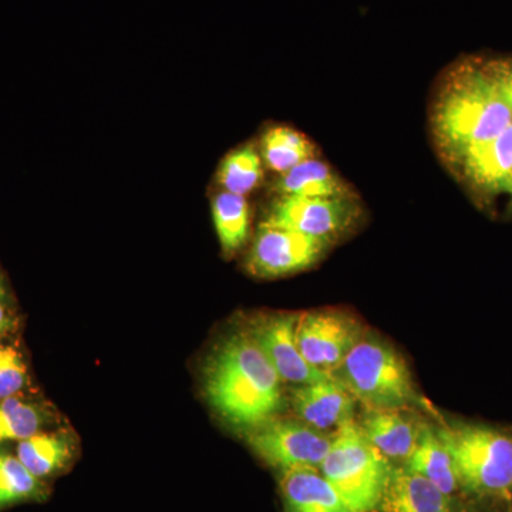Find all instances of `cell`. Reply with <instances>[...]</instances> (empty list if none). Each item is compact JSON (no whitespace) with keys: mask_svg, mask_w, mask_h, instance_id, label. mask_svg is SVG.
I'll list each match as a JSON object with an SVG mask.
<instances>
[{"mask_svg":"<svg viewBox=\"0 0 512 512\" xmlns=\"http://www.w3.org/2000/svg\"><path fill=\"white\" fill-rule=\"evenodd\" d=\"M365 336L359 320L338 309H319L298 315L296 343L309 365L332 375Z\"/></svg>","mask_w":512,"mask_h":512,"instance_id":"obj_8","label":"cell"},{"mask_svg":"<svg viewBox=\"0 0 512 512\" xmlns=\"http://www.w3.org/2000/svg\"><path fill=\"white\" fill-rule=\"evenodd\" d=\"M212 217L225 254H235L244 247L251 222V211L244 195L222 191L212 201Z\"/></svg>","mask_w":512,"mask_h":512,"instance_id":"obj_20","label":"cell"},{"mask_svg":"<svg viewBox=\"0 0 512 512\" xmlns=\"http://www.w3.org/2000/svg\"><path fill=\"white\" fill-rule=\"evenodd\" d=\"M43 495L45 485L18 457L0 454V511L25 501L40 500Z\"/></svg>","mask_w":512,"mask_h":512,"instance_id":"obj_22","label":"cell"},{"mask_svg":"<svg viewBox=\"0 0 512 512\" xmlns=\"http://www.w3.org/2000/svg\"><path fill=\"white\" fill-rule=\"evenodd\" d=\"M508 195H510L511 200H512V181H511V185H510V190H508Z\"/></svg>","mask_w":512,"mask_h":512,"instance_id":"obj_27","label":"cell"},{"mask_svg":"<svg viewBox=\"0 0 512 512\" xmlns=\"http://www.w3.org/2000/svg\"><path fill=\"white\" fill-rule=\"evenodd\" d=\"M456 467L461 487L480 495L512 490V439L481 424L457 423L437 430Z\"/></svg>","mask_w":512,"mask_h":512,"instance_id":"obj_5","label":"cell"},{"mask_svg":"<svg viewBox=\"0 0 512 512\" xmlns=\"http://www.w3.org/2000/svg\"><path fill=\"white\" fill-rule=\"evenodd\" d=\"M264 177L262 158L252 144L237 148L222 161L218 183L224 191L247 195L254 191Z\"/></svg>","mask_w":512,"mask_h":512,"instance_id":"obj_21","label":"cell"},{"mask_svg":"<svg viewBox=\"0 0 512 512\" xmlns=\"http://www.w3.org/2000/svg\"><path fill=\"white\" fill-rule=\"evenodd\" d=\"M261 156L269 170L281 175L303 161L318 157V150L305 134L278 126L269 128L262 137Z\"/></svg>","mask_w":512,"mask_h":512,"instance_id":"obj_19","label":"cell"},{"mask_svg":"<svg viewBox=\"0 0 512 512\" xmlns=\"http://www.w3.org/2000/svg\"><path fill=\"white\" fill-rule=\"evenodd\" d=\"M330 247L293 229L262 222L249 252L248 271L269 279L298 274L318 264Z\"/></svg>","mask_w":512,"mask_h":512,"instance_id":"obj_9","label":"cell"},{"mask_svg":"<svg viewBox=\"0 0 512 512\" xmlns=\"http://www.w3.org/2000/svg\"><path fill=\"white\" fill-rule=\"evenodd\" d=\"M359 426L366 439L390 461H406L421 430L402 410H367Z\"/></svg>","mask_w":512,"mask_h":512,"instance_id":"obj_16","label":"cell"},{"mask_svg":"<svg viewBox=\"0 0 512 512\" xmlns=\"http://www.w3.org/2000/svg\"><path fill=\"white\" fill-rule=\"evenodd\" d=\"M392 468V461L352 420L332 434V444L319 471L353 511L376 512Z\"/></svg>","mask_w":512,"mask_h":512,"instance_id":"obj_4","label":"cell"},{"mask_svg":"<svg viewBox=\"0 0 512 512\" xmlns=\"http://www.w3.org/2000/svg\"><path fill=\"white\" fill-rule=\"evenodd\" d=\"M205 397L222 420L251 431L276 419L282 406V380L251 333L229 336L205 367Z\"/></svg>","mask_w":512,"mask_h":512,"instance_id":"obj_2","label":"cell"},{"mask_svg":"<svg viewBox=\"0 0 512 512\" xmlns=\"http://www.w3.org/2000/svg\"><path fill=\"white\" fill-rule=\"evenodd\" d=\"M404 466L426 477L444 494H453L460 485L453 458L448 453L446 444L441 440L437 430L430 427H423L420 430L416 447Z\"/></svg>","mask_w":512,"mask_h":512,"instance_id":"obj_17","label":"cell"},{"mask_svg":"<svg viewBox=\"0 0 512 512\" xmlns=\"http://www.w3.org/2000/svg\"><path fill=\"white\" fill-rule=\"evenodd\" d=\"M332 376L367 410H403L419 402L409 366L376 336H363Z\"/></svg>","mask_w":512,"mask_h":512,"instance_id":"obj_3","label":"cell"},{"mask_svg":"<svg viewBox=\"0 0 512 512\" xmlns=\"http://www.w3.org/2000/svg\"><path fill=\"white\" fill-rule=\"evenodd\" d=\"M363 215L365 211L359 197H278L272 202L264 222L332 245L350 234Z\"/></svg>","mask_w":512,"mask_h":512,"instance_id":"obj_6","label":"cell"},{"mask_svg":"<svg viewBox=\"0 0 512 512\" xmlns=\"http://www.w3.org/2000/svg\"><path fill=\"white\" fill-rule=\"evenodd\" d=\"M45 416L35 404L16 397L0 400V443L26 440L42 429Z\"/></svg>","mask_w":512,"mask_h":512,"instance_id":"obj_23","label":"cell"},{"mask_svg":"<svg viewBox=\"0 0 512 512\" xmlns=\"http://www.w3.org/2000/svg\"><path fill=\"white\" fill-rule=\"evenodd\" d=\"M285 512H355L318 468H295L281 476Z\"/></svg>","mask_w":512,"mask_h":512,"instance_id":"obj_14","label":"cell"},{"mask_svg":"<svg viewBox=\"0 0 512 512\" xmlns=\"http://www.w3.org/2000/svg\"><path fill=\"white\" fill-rule=\"evenodd\" d=\"M28 372L18 350L0 346V400L15 396L25 387Z\"/></svg>","mask_w":512,"mask_h":512,"instance_id":"obj_24","label":"cell"},{"mask_svg":"<svg viewBox=\"0 0 512 512\" xmlns=\"http://www.w3.org/2000/svg\"><path fill=\"white\" fill-rule=\"evenodd\" d=\"M291 399L298 419L322 433H335L355 414V397L332 375L295 386Z\"/></svg>","mask_w":512,"mask_h":512,"instance_id":"obj_12","label":"cell"},{"mask_svg":"<svg viewBox=\"0 0 512 512\" xmlns=\"http://www.w3.org/2000/svg\"><path fill=\"white\" fill-rule=\"evenodd\" d=\"M296 322L298 315H275L259 320L252 328L251 335L264 350L282 382L302 386L328 377L309 365L296 343Z\"/></svg>","mask_w":512,"mask_h":512,"instance_id":"obj_11","label":"cell"},{"mask_svg":"<svg viewBox=\"0 0 512 512\" xmlns=\"http://www.w3.org/2000/svg\"><path fill=\"white\" fill-rule=\"evenodd\" d=\"M73 457V441L66 433H37L19 441L18 458L33 476L45 478L62 470Z\"/></svg>","mask_w":512,"mask_h":512,"instance_id":"obj_18","label":"cell"},{"mask_svg":"<svg viewBox=\"0 0 512 512\" xmlns=\"http://www.w3.org/2000/svg\"><path fill=\"white\" fill-rule=\"evenodd\" d=\"M450 168L478 197L508 194L512 181V124L494 140L470 148Z\"/></svg>","mask_w":512,"mask_h":512,"instance_id":"obj_10","label":"cell"},{"mask_svg":"<svg viewBox=\"0 0 512 512\" xmlns=\"http://www.w3.org/2000/svg\"><path fill=\"white\" fill-rule=\"evenodd\" d=\"M487 63L512 110V59H494Z\"/></svg>","mask_w":512,"mask_h":512,"instance_id":"obj_25","label":"cell"},{"mask_svg":"<svg viewBox=\"0 0 512 512\" xmlns=\"http://www.w3.org/2000/svg\"><path fill=\"white\" fill-rule=\"evenodd\" d=\"M279 197H357L355 190L326 161L315 157L279 175L275 184Z\"/></svg>","mask_w":512,"mask_h":512,"instance_id":"obj_15","label":"cell"},{"mask_svg":"<svg viewBox=\"0 0 512 512\" xmlns=\"http://www.w3.org/2000/svg\"><path fill=\"white\" fill-rule=\"evenodd\" d=\"M512 124V110L487 62L468 59L448 67L434 92L431 136L451 167L470 148L488 143Z\"/></svg>","mask_w":512,"mask_h":512,"instance_id":"obj_1","label":"cell"},{"mask_svg":"<svg viewBox=\"0 0 512 512\" xmlns=\"http://www.w3.org/2000/svg\"><path fill=\"white\" fill-rule=\"evenodd\" d=\"M379 512H453L450 495L406 466L393 467Z\"/></svg>","mask_w":512,"mask_h":512,"instance_id":"obj_13","label":"cell"},{"mask_svg":"<svg viewBox=\"0 0 512 512\" xmlns=\"http://www.w3.org/2000/svg\"><path fill=\"white\" fill-rule=\"evenodd\" d=\"M2 295H3L2 286H0V298H2Z\"/></svg>","mask_w":512,"mask_h":512,"instance_id":"obj_28","label":"cell"},{"mask_svg":"<svg viewBox=\"0 0 512 512\" xmlns=\"http://www.w3.org/2000/svg\"><path fill=\"white\" fill-rule=\"evenodd\" d=\"M9 328V318L6 315L5 309L0 305V335L5 332L6 329Z\"/></svg>","mask_w":512,"mask_h":512,"instance_id":"obj_26","label":"cell"},{"mask_svg":"<svg viewBox=\"0 0 512 512\" xmlns=\"http://www.w3.org/2000/svg\"><path fill=\"white\" fill-rule=\"evenodd\" d=\"M252 451L282 473L295 468H318L328 454L332 434L301 420L276 419L248 431Z\"/></svg>","mask_w":512,"mask_h":512,"instance_id":"obj_7","label":"cell"}]
</instances>
